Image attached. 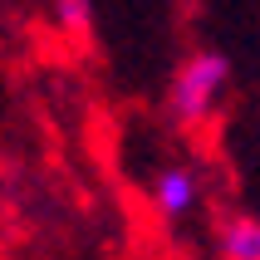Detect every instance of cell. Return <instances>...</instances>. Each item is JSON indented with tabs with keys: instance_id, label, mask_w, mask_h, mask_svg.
<instances>
[{
	"instance_id": "cell-1",
	"label": "cell",
	"mask_w": 260,
	"mask_h": 260,
	"mask_svg": "<svg viewBox=\"0 0 260 260\" xmlns=\"http://www.w3.org/2000/svg\"><path fill=\"white\" fill-rule=\"evenodd\" d=\"M226 84H231V59L216 49H197L172 79V118L187 128L206 123L226 99Z\"/></svg>"
},
{
	"instance_id": "cell-2",
	"label": "cell",
	"mask_w": 260,
	"mask_h": 260,
	"mask_svg": "<svg viewBox=\"0 0 260 260\" xmlns=\"http://www.w3.org/2000/svg\"><path fill=\"white\" fill-rule=\"evenodd\" d=\"M197 202H202V182H197V172H191V167L172 162V167H162V172L152 177V206H157L167 221L191 216V211H197Z\"/></svg>"
},
{
	"instance_id": "cell-3",
	"label": "cell",
	"mask_w": 260,
	"mask_h": 260,
	"mask_svg": "<svg viewBox=\"0 0 260 260\" xmlns=\"http://www.w3.org/2000/svg\"><path fill=\"white\" fill-rule=\"evenodd\" d=\"M221 260H260V216H231L221 226Z\"/></svg>"
},
{
	"instance_id": "cell-4",
	"label": "cell",
	"mask_w": 260,
	"mask_h": 260,
	"mask_svg": "<svg viewBox=\"0 0 260 260\" xmlns=\"http://www.w3.org/2000/svg\"><path fill=\"white\" fill-rule=\"evenodd\" d=\"M54 10H59V25L64 29H84L88 25V5L84 0H54Z\"/></svg>"
}]
</instances>
